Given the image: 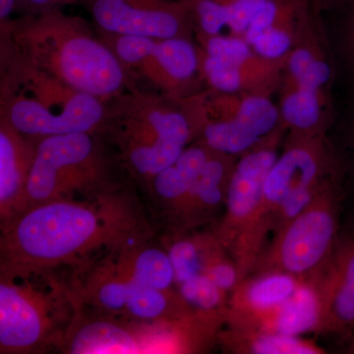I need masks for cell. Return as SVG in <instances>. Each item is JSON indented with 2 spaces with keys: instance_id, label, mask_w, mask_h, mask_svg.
<instances>
[{
  "instance_id": "obj_1",
  "label": "cell",
  "mask_w": 354,
  "mask_h": 354,
  "mask_svg": "<svg viewBox=\"0 0 354 354\" xmlns=\"http://www.w3.org/2000/svg\"><path fill=\"white\" fill-rule=\"evenodd\" d=\"M118 191L44 203L2 223V272H46L102 248H127L142 227L138 212Z\"/></svg>"
},
{
  "instance_id": "obj_2",
  "label": "cell",
  "mask_w": 354,
  "mask_h": 354,
  "mask_svg": "<svg viewBox=\"0 0 354 354\" xmlns=\"http://www.w3.org/2000/svg\"><path fill=\"white\" fill-rule=\"evenodd\" d=\"M0 48L59 82L104 102L131 91L120 60L97 30L55 9L0 23Z\"/></svg>"
},
{
  "instance_id": "obj_3",
  "label": "cell",
  "mask_w": 354,
  "mask_h": 354,
  "mask_svg": "<svg viewBox=\"0 0 354 354\" xmlns=\"http://www.w3.org/2000/svg\"><path fill=\"white\" fill-rule=\"evenodd\" d=\"M206 91L186 97L129 91L106 102L100 135L122 169L149 184L199 137Z\"/></svg>"
},
{
  "instance_id": "obj_4",
  "label": "cell",
  "mask_w": 354,
  "mask_h": 354,
  "mask_svg": "<svg viewBox=\"0 0 354 354\" xmlns=\"http://www.w3.org/2000/svg\"><path fill=\"white\" fill-rule=\"evenodd\" d=\"M0 120L36 140L73 133L101 134L106 102L59 82L0 50Z\"/></svg>"
},
{
  "instance_id": "obj_5",
  "label": "cell",
  "mask_w": 354,
  "mask_h": 354,
  "mask_svg": "<svg viewBox=\"0 0 354 354\" xmlns=\"http://www.w3.org/2000/svg\"><path fill=\"white\" fill-rule=\"evenodd\" d=\"M337 72L322 14L311 7L286 57L277 93L281 121L288 134L304 137L329 134L335 122Z\"/></svg>"
},
{
  "instance_id": "obj_6",
  "label": "cell",
  "mask_w": 354,
  "mask_h": 354,
  "mask_svg": "<svg viewBox=\"0 0 354 354\" xmlns=\"http://www.w3.org/2000/svg\"><path fill=\"white\" fill-rule=\"evenodd\" d=\"M122 167L100 134L73 133L39 140L28 179L26 209L115 187L114 171Z\"/></svg>"
},
{
  "instance_id": "obj_7",
  "label": "cell",
  "mask_w": 354,
  "mask_h": 354,
  "mask_svg": "<svg viewBox=\"0 0 354 354\" xmlns=\"http://www.w3.org/2000/svg\"><path fill=\"white\" fill-rule=\"evenodd\" d=\"M342 169V158L329 134L316 137L286 134L279 158L266 177L255 216L234 255L239 281L248 276L264 250L271 234L272 216L279 207L295 193Z\"/></svg>"
},
{
  "instance_id": "obj_8",
  "label": "cell",
  "mask_w": 354,
  "mask_h": 354,
  "mask_svg": "<svg viewBox=\"0 0 354 354\" xmlns=\"http://www.w3.org/2000/svg\"><path fill=\"white\" fill-rule=\"evenodd\" d=\"M95 30L120 60L131 91L186 97L208 90L194 39H153Z\"/></svg>"
},
{
  "instance_id": "obj_9",
  "label": "cell",
  "mask_w": 354,
  "mask_h": 354,
  "mask_svg": "<svg viewBox=\"0 0 354 354\" xmlns=\"http://www.w3.org/2000/svg\"><path fill=\"white\" fill-rule=\"evenodd\" d=\"M342 179L330 184L302 213L274 235L248 276L283 272L310 281L320 272L339 239Z\"/></svg>"
},
{
  "instance_id": "obj_10",
  "label": "cell",
  "mask_w": 354,
  "mask_h": 354,
  "mask_svg": "<svg viewBox=\"0 0 354 354\" xmlns=\"http://www.w3.org/2000/svg\"><path fill=\"white\" fill-rule=\"evenodd\" d=\"M283 124L278 104L267 95L205 94V120L197 140L227 155L241 157Z\"/></svg>"
},
{
  "instance_id": "obj_11",
  "label": "cell",
  "mask_w": 354,
  "mask_h": 354,
  "mask_svg": "<svg viewBox=\"0 0 354 354\" xmlns=\"http://www.w3.org/2000/svg\"><path fill=\"white\" fill-rule=\"evenodd\" d=\"M100 31L153 39H194L188 0H71Z\"/></svg>"
},
{
  "instance_id": "obj_12",
  "label": "cell",
  "mask_w": 354,
  "mask_h": 354,
  "mask_svg": "<svg viewBox=\"0 0 354 354\" xmlns=\"http://www.w3.org/2000/svg\"><path fill=\"white\" fill-rule=\"evenodd\" d=\"M286 134L288 129L281 124L257 146L237 158L228 185L225 215L215 232L232 258L255 216L266 177L279 158Z\"/></svg>"
},
{
  "instance_id": "obj_13",
  "label": "cell",
  "mask_w": 354,
  "mask_h": 354,
  "mask_svg": "<svg viewBox=\"0 0 354 354\" xmlns=\"http://www.w3.org/2000/svg\"><path fill=\"white\" fill-rule=\"evenodd\" d=\"M0 283L1 353H24L43 344L53 333L51 298L22 274L2 272Z\"/></svg>"
},
{
  "instance_id": "obj_14",
  "label": "cell",
  "mask_w": 354,
  "mask_h": 354,
  "mask_svg": "<svg viewBox=\"0 0 354 354\" xmlns=\"http://www.w3.org/2000/svg\"><path fill=\"white\" fill-rule=\"evenodd\" d=\"M309 283L319 302L316 332L351 337L354 334V232L339 235L329 259Z\"/></svg>"
},
{
  "instance_id": "obj_15",
  "label": "cell",
  "mask_w": 354,
  "mask_h": 354,
  "mask_svg": "<svg viewBox=\"0 0 354 354\" xmlns=\"http://www.w3.org/2000/svg\"><path fill=\"white\" fill-rule=\"evenodd\" d=\"M302 281L283 272L247 277L232 292L225 322L230 327L256 329L292 297Z\"/></svg>"
},
{
  "instance_id": "obj_16",
  "label": "cell",
  "mask_w": 354,
  "mask_h": 354,
  "mask_svg": "<svg viewBox=\"0 0 354 354\" xmlns=\"http://www.w3.org/2000/svg\"><path fill=\"white\" fill-rule=\"evenodd\" d=\"M39 140L0 120V213L2 223L26 209V191Z\"/></svg>"
},
{
  "instance_id": "obj_17",
  "label": "cell",
  "mask_w": 354,
  "mask_h": 354,
  "mask_svg": "<svg viewBox=\"0 0 354 354\" xmlns=\"http://www.w3.org/2000/svg\"><path fill=\"white\" fill-rule=\"evenodd\" d=\"M237 158L213 150L174 218L177 228L189 230L202 225L225 209Z\"/></svg>"
},
{
  "instance_id": "obj_18",
  "label": "cell",
  "mask_w": 354,
  "mask_h": 354,
  "mask_svg": "<svg viewBox=\"0 0 354 354\" xmlns=\"http://www.w3.org/2000/svg\"><path fill=\"white\" fill-rule=\"evenodd\" d=\"M213 150L199 140L191 144L176 162L157 174L149 185L153 197L172 218H176L191 186Z\"/></svg>"
},
{
  "instance_id": "obj_19",
  "label": "cell",
  "mask_w": 354,
  "mask_h": 354,
  "mask_svg": "<svg viewBox=\"0 0 354 354\" xmlns=\"http://www.w3.org/2000/svg\"><path fill=\"white\" fill-rule=\"evenodd\" d=\"M143 337L146 334L122 324L93 321L74 330L67 342V351L75 354L150 353Z\"/></svg>"
},
{
  "instance_id": "obj_20",
  "label": "cell",
  "mask_w": 354,
  "mask_h": 354,
  "mask_svg": "<svg viewBox=\"0 0 354 354\" xmlns=\"http://www.w3.org/2000/svg\"><path fill=\"white\" fill-rule=\"evenodd\" d=\"M201 70L207 88L220 93H245L272 97L278 93L281 73L241 68L207 55L202 48Z\"/></svg>"
},
{
  "instance_id": "obj_21",
  "label": "cell",
  "mask_w": 354,
  "mask_h": 354,
  "mask_svg": "<svg viewBox=\"0 0 354 354\" xmlns=\"http://www.w3.org/2000/svg\"><path fill=\"white\" fill-rule=\"evenodd\" d=\"M318 323L319 302L316 291L309 281H302L292 297L254 330L298 337L316 330Z\"/></svg>"
},
{
  "instance_id": "obj_22",
  "label": "cell",
  "mask_w": 354,
  "mask_h": 354,
  "mask_svg": "<svg viewBox=\"0 0 354 354\" xmlns=\"http://www.w3.org/2000/svg\"><path fill=\"white\" fill-rule=\"evenodd\" d=\"M227 349L235 353L321 354L325 353L314 342L267 330L230 327L220 335Z\"/></svg>"
},
{
  "instance_id": "obj_23",
  "label": "cell",
  "mask_w": 354,
  "mask_h": 354,
  "mask_svg": "<svg viewBox=\"0 0 354 354\" xmlns=\"http://www.w3.org/2000/svg\"><path fill=\"white\" fill-rule=\"evenodd\" d=\"M122 270L139 285L169 291L176 283L174 268L167 251L156 247L139 249L130 252L123 260Z\"/></svg>"
},
{
  "instance_id": "obj_24",
  "label": "cell",
  "mask_w": 354,
  "mask_h": 354,
  "mask_svg": "<svg viewBox=\"0 0 354 354\" xmlns=\"http://www.w3.org/2000/svg\"><path fill=\"white\" fill-rule=\"evenodd\" d=\"M218 239L215 234L178 239L167 249L176 283L180 285L197 274H203L205 263Z\"/></svg>"
},
{
  "instance_id": "obj_25",
  "label": "cell",
  "mask_w": 354,
  "mask_h": 354,
  "mask_svg": "<svg viewBox=\"0 0 354 354\" xmlns=\"http://www.w3.org/2000/svg\"><path fill=\"white\" fill-rule=\"evenodd\" d=\"M179 297L187 306L201 313H227L223 292L206 274H197L178 285Z\"/></svg>"
},
{
  "instance_id": "obj_26",
  "label": "cell",
  "mask_w": 354,
  "mask_h": 354,
  "mask_svg": "<svg viewBox=\"0 0 354 354\" xmlns=\"http://www.w3.org/2000/svg\"><path fill=\"white\" fill-rule=\"evenodd\" d=\"M339 8H346V11L337 32L334 36H329L337 60V71L339 68L344 71L354 97V0H346Z\"/></svg>"
},
{
  "instance_id": "obj_27",
  "label": "cell",
  "mask_w": 354,
  "mask_h": 354,
  "mask_svg": "<svg viewBox=\"0 0 354 354\" xmlns=\"http://www.w3.org/2000/svg\"><path fill=\"white\" fill-rule=\"evenodd\" d=\"M71 4V0H15V11L22 16L39 15Z\"/></svg>"
},
{
  "instance_id": "obj_28",
  "label": "cell",
  "mask_w": 354,
  "mask_h": 354,
  "mask_svg": "<svg viewBox=\"0 0 354 354\" xmlns=\"http://www.w3.org/2000/svg\"><path fill=\"white\" fill-rule=\"evenodd\" d=\"M317 12L323 14L330 10H337L346 3V0H308Z\"/></svg>"
},
{
  "instance_id": "obj_29",
  "label": "cell",
  "mask_w": 354,
  "mask_h": 354,
  "mask_svg": "<svg viewBox=\"0 0 354 354\" xmlns=\"http://www.w3.org/2000/svg\"><path fill=\"white\" fill-rule=\"evenodd\" d=\"M13 12H15V0H0V23L11 19Z\"/></svg>"
},
{
  "instance_id": "obj_30",
  "label": "cell",
  "mask_w": 354,
  "mask_h": 354,
  "mask_svg": "<svg viewBox=\"0 0 354 354\" xmlns=\"http://www.w3.org/2000/svg\"><path fill=\"white\" fill-rule=\"evenodd\" d=\"M349 147L351 150V162H353V169L354 172V116L349 125L348 131Z\"/></svg>"
},
{
  "instance_id": "obj_31",
  "label": "cell",
  "mask_w": 354,
  "mask_h": 354,
  "mask_svg": "<svg viewBox=\"0 0 354 354\" xmlns=\"http://www.w3.org/2000/svg\"><path fill=\"white\" fill-rule=\"evenodd\" d=\"M348 351L351 353H354V334L349 337Z\"/></svg>"
}]
</instances>
